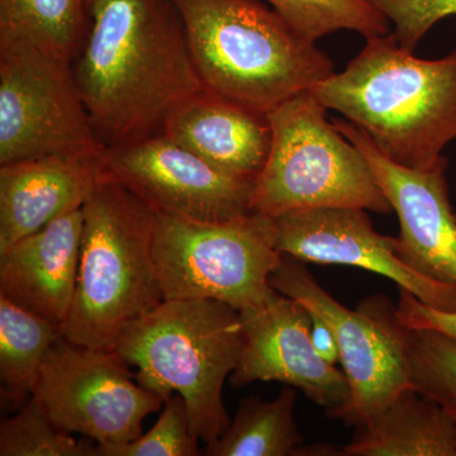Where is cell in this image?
Returning <instances> with one entry per match:
<instances>
[{
	"mask_svg": "<svg viewBox=\"0 0 456 456\" xmlns=\"http://www.w3.org/2000/svg\"><path fill=\"white\" fill-rule=\"evenodd\" d=\"M75 82L104 147L163 134L174 110L204 89L173 0H89Z\"/></svg>",
	"mask_w": 456,
	"mask_h": 456,
	"instance_id": "obj_1",
	"label": "cell"
},
{
	"mask_svg": "<svg viewBox=\"0 0 456 456\" xmlns=\"http://www.w3.org/2000/svg\"><path fill=\"white\" fill-rule=\"evenodd\" d=\"M340 74L310 89L327 108L365 132L395 164L431 170L456 139V50L424 60L393 33L369 38Z\"/></svg>",
	"mask_w": 456,
	"mask_h": 456,
	"instance_id": "obj_2",
	"label": "cell"
},
{
	"mask_svg": "<svg viewBox=\"0 0 456 456\" xmlns=\"http://www.w3.org/2000/svg\"><path fill=\"white\" fill-rule=\"evenodd\" d=\"M204 88L268 114L335 74L331 59L264 0H173Z\"/></svg>",
	"mask_w": 456,
	"mask_h": 456,
	"instance_id": "obj_3",
	"label": "cell"
},
{
	"mask_svg": "<svg viewBox=\"0 0 456 456\" xmlns=\"http://www.w3.org/2000/svg\"><path fill=\"white\" fill-rule=\"evenodd\" d=\"M74 301L66 340L114 349L126 329L164 301L154 257L155 212L102 171L83 206Z\"/></svg>",
	"mask_w": 456,
	"mask_h": 456,
	"instance_id": "obj_4",
	"label": "cell"
},
{
	"mask_svg": "<svg viewBox=\"0 0 456 456\" xmlns=\"http://www.w3.org/2000/svg\"><path fill=\"white\" fill-rule=\"evenodd\" d=\"M136 380L159 397L178 393L191 431L206 445L230 426L224 384L241 349L240 312L213 299H165L132 322L116 347Z\"/></svg>",
	"mask_w": 456,
	"mask_h": 456,
	"instance_id": "obj_5",
	"label": "cell"
},
{
	"mask_svg": "<svg viewBox=\"0 0 456 456\" xmlns=\"http://www.w3.org/2000/svg\"><path fill=\"white\" fill-rule=\"evenodd\" d=\"M326 112L311 90L270 110L272 149L255 180L254 213L274 217L335 207L393 211L367 159L327 121Z\"/></svg>",
	"mask_w": 456,
	"mask_h": 456,
	"instance_id": "obj_6",
	"label": "cell"
},
{
	"mask_svg": "<svg viewBox=\"0 0 456 456\" xmlns=\"http://www.w3.org/2000/svg\"><path fill=\"white\" fill-rule=\"evenodd\" d=\"M154 257L165 299H213L259 307L281 261L269 216L197 222L155 213Z\"/></svg>",
	"mask_w": 456,
	"mask_h": 456,
	"instance_id": "obj_7",
	"label": "cell"
},
{
	"mask_svg": "<svg viewBox=\"0 0 456 456\" xmlns=\"http://www.w3.org/2000/svg\"><path fill=\"white\" fill-rule=\"evenodd\" d=\"M269 283L322 318L334 332L350 398L344 407L329 413L330 419L359 428L412 386L408 367L410 329L398 320L397 307L387 297H371L355 311L349 310L317 283L305 263L283 254Z\"/></svg>",
	"mask_w": 456,
	"mask_h": 456,
	"instance_id": "obj_8",
	"label": "cell"
},
{
	"mask_svg": "<svg viewBox=\"0 0 456 456\" xmlns=\"http://www.w3.org/2000/svg\"><path fill=\"white\" fill-rule=\"evenodd\" d=\"M73 61L22 42H0V165L42 156L102 158Z\"/></svg>",
	"mask_w": 456,
	"mask_h": 456,
	"instance_id": "obj_9",
	"label": "cell"
},
{
	"mask_svg": "<svg viewBox=\"0 0 456 456\" xmlns=\"http://www.w3.org/2000/svg\"><path fill=\"white\" fill-rule=\"evenodd\" d=\"M128 365L116 349L80 346L61 335L47 354L32 398L60 430L99 446L131 443L164 399L134 382Z\"/></svg>",
	"mask_w": 456,
	"mask_h": 456,
	"instance_id": "obj_10",
	"label": "cell"
},
{
	"mask_svg": "<svg viewBox=\"0 0 456 456\" xmlns=\"http://www.w3.org/2000/svg\"><path fill=\"white\" fill-rule=\"evenodd\" d=\"M103 173L155 213L224 222L254 213L255 180L233 175L165 137L108 147Z\"/></svg>",
	"mask_w": 456,
	"mask_h": 456,
	"instance_id": "obj_11",
	"label": "cell"
},
{
	"mask_svg": "<svg viewBox=\"0 0 456 456\" xmlns=\"http://www.w3.org/2000/svg\"><path fill=\"white\" fill-rule=\"evenodd\" d=\"M272 218L279 253L305 264L369 270L395 281L430 307L456 312V285L417 272L403 256L401 240L378 233L365 209H297Z\"/></svg>",
	"mask_w": 456,
	"mask_h": 456,
	"instance_id": "obj_12",
	"label": "cell"
},
{
	"mask_svg": "<svg viewBox=\"0 0 456 456\" xmlns=\"http://www.w3.org/2000/svg\"><path fill=\"white\" fill-rule=\"evenodd\" d=\"M240 320L241 349L230 378L233 387L288 384L325 407L326 415L347 403L346 375L314 349L311 314L302 303L273 289L259 307L240 312Z\"/></svg>",
	"mask_w": 456,
	"mask_h": 456,
	"instance_id": "obj_13",
	"label": "cell"
},
{
	"mask_svg": "<svg viewBox=\"0 0 456 456\" xmlns=\"http://www.w3.org/2000/svg\"><path fill=\"white\" fill-rule=\"evenodd\" d=\"M334 126L367 159L375 180L397 213L402 251L408 263L441 283L456 285V218L446 180L448 159L431 170H413L392 161L355 125Z\"/></svg>",
	"mask_w": 456,
	"mask_h": 456,
	"instance_id": "obj_14",
	"label": "cell"
},
{
	"mask_svg": "<svg viewBox=\"0 0 456 456\" xmlns=\"http://www.w3.org/2000/svg\"><path fill=\"white\" fill-rule=\"evenodd\" d=\"M83 208L66 213L0 253V296L61 327L79 273Z\"/></svg>",
	"mask_w": 456,
	"mask_h": 456,
	"instance_id": "obj_15",
	"label": "cell"
},
{
	"mask_svg": "<svg viewBox=\"0 0 456 456\" xmlns=\"http://www.w3.org/2000/svg\"><path fill=\"white\" fill-rule=\"evenodd\" d=\"M102 158L53 155L0 165V253L82 209L101 179Z\"/></svg>",
	"mask_w": 456,
	"mask_h": 456,
	"instance_id": "obj_16",
	"label": "cell"
},
{
	"mask_svg": "<svg viewBox=\"0 0 456 456\" xmlns=\"http://www.w3.org/2000/svg\"><path fill=\"white\" fill-rule=\"evenodd\" d=\"M163 134L215 167L254 180L265 167L273 140L268 114L206 88L174 110Z\"/></svg>",
	"mask_w": 456,
	"mask_h": 456,
	"instance_id": "obj_17",
	"label": "cell"
},
{
	"mask_svg": "<svg viewBox=\"0 0 456 456\" xmlns=\"http://www.w3.org/2000/svg\"><path fill=\"white\" fill-rule=\"evenodd\" d=\"M358 428L340 455L456 456L455 417L412 386Z\"/></svg>",
	"mask_w": 456,
	"mask_h": 456,
	"instance_id": "obj_18",
	"label": "cell"
},
{
	"mask_svg": "<svg viewBox=\"0 0 456 456\" xmlns=\"http://www.w3.org/2000/svg\"><path fill=\"white\" fill-rule=\"evenodd\" d=\"M60 336L59 325L0 296L2 395L14 408L32 398L47 354Z\"/></svg>",
	"mask_w": 456,
	"mask_h": 456,
	"instance_id": "obj_19",
	"label": "cell"
},
{
	"mask_svg": "<svg viewBox=\"0 0 456 456\" xmlns=\"http://www.w3.org/2000/svg\"><path fill=\"white\" fill-rule=\"evenodd\" d=\"M89 26V0H0V42H22L74 61Z\"/></svg>",
	"mask_w": 456,
	"mask_h": 456,
	"instance_id": "obj_20",
	"label": "cell"
},
{
	"mask_svg": "<svg viewBox=\"0 0 456 456\" xmlns=\"http://www.w3.org/2000/svg\"><path fill=\"white\" fill-rule=\"evenodd\" d=\"M297 392L284 388L274 401L242 399L220 439L206 445L208 456L301 455L303 436L294 419Z\"/></svg>",
	"mask_w": 456,
	"mask_h": 456,
	"instance_id": "obj_21",
	"label": "cell"
},
{
	"mask_svg": "<svg viewBox=\"0 0 456 456\" xmlns=\"http://www.w3.org/2000/svg\"><path fill=\"white\" fill-rule=\"evenodd\" d=\"M307 40L340 29L369 38L388 35L391 20L369 0H264Z\"/></svg>",
	"mask_w": 456,
	"mask_h": 456,
	"instance_id": "obj_22",
	"label": "cell"
},
{
	"mask_svg": "<svg viewBox=\"0 0 456 456\" xmlns=\"http://www.w3.org/2000/svg\"><path fill=\"white\" fill-rule=\"evenodd\" d=\"M89 440L60 430L31 398L0 425V456H97V444Z\"/></svg>",
	"mask_w": 456,
	"mask_h": 456,
	"instance_id": "obj_23",
	"label": "cell"
},
{
	"mask_svg": "<svg viewBox=\"0 0 456 456\" xmlns=\"http://www.w3.org/2000/svg\"><path fill=\"white\" fill-rule=\"evenodd\" d=\"M408 367L413 388L456 419V338L434 330L410 329Z\"/></svg>",
	"mask_w": 456,
	"mask_h": 456,
	"instance_id": "obj_24",
	"label": "cell"
},
{
	"mask_svg": "<svg viewBox=\"0 0 456 456\" xmlns=\"http://www.w3.org/2000/svg\"><path fill=\"white\" fill-rule=\"evenodd\" d=\"M198 443L184 398L173 393L165 398L160 417L146 434L122 445H97V456H196Z\"/></svg>",
	"mask_w": 456,
	"mask_h": 456,
	"instance_id": "obj_25",
	"label": "cell"
},
{
	"mask_svg": "<svg viewBox=\"0 0 456 456\" xmlns=\"http://www.w3.org/2000/svg\"><path fill=\"white\" fill-rule=\"evenodd\" d=\"M395 25L401 49L415 53L417 45L432 27L456 16V0H369Z\"/></svg>",
	"mask_w": 456,
	"mask_h": 456,
	"instance_id": "obj_26",
	"label": "cell"
},
{
	"mask_svg": "<svg viewBox=\"0 0 456 456\" xmlns=\"http://www.w3.org/2000/svg\"><path fill=\"white\" fill-rule=\"evenodd\" d=\"M398 320L408 329L434 330L456 338V312L436 310L399 288Z\"/></svg>",
	"mask_w": 456,
	"mask_h": 456,
	"instance_id": "obj_27",
	"label": "cell"
},
{
	"mask_svg": "<svg viewBox=\"0 0 456 456\" xmlns=\"http://www.w3.org/2000/svg\"><path fill=\"white\" fill-rule=\"evenodd\" d=\"M310 314L312 318L311 336L314 349L320 354L321 358L326 360L330 364H338L340 362V351H338L334 332L322 318L318 317L314 312L310 311Z\"/></svg>",
	"mask_w": 456,
	"mask_h": 456,
	"instance_id": "obj_28",
	"label": "cell"
},
{
	"mask_svg": "<svg viewBox=\"0 0 456 456\" xmlns=\"http://www.w3.org/2000/svg\"><path fill=\"white\" fill-rule=\"evenodd\" d=\"M455 218H456V213H455Z\"/></svg>",
	"mask_w": 456,
	"mask_h": 456,
	"instance_id": "obj_29",
	"label": "cell"
}]
</instances>
